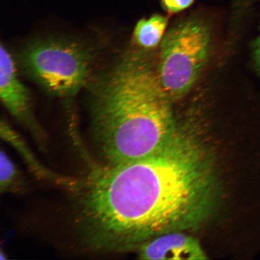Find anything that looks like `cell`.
<instances>
[{"label":"cell","mask_w":260,"mask_h":260,"mask_svg":"<svg viewBox=\"0 0 260 260\" xmlns=\"http://www.w3.org/2000/svg\"><path fill=\"white\" fill-rule=\"evenodd\" d=\"M0 135L2 139L9 143L20 155L29 170L39 180L48 182L73 193L79 186L80 180L62 176L54 173L45 167L32 153L23 139L11 127L5 119L0 123Z\"/></svg>","instance_id":"7"},{"label":"cell","mask_w":260,"mask_h":260,"mask_svg":"<svg viewBox=\"0 0 260 260\" xmlns=\"http://www.w3.org/2000/svg\"><path fill=\"white\" fill-rule=\"evenodd\" d=\"M141 259L203 260L207 253L197 239L182 232H172L153 237L138 248Z\"/></svg>","instance_id":"6"},{"label":"cell","mask_w":260,"mask_h":260,"mask_svg":"<svg viewBox=\"0 0 260 260\" xmlns=\"http://www.w3.org/2000/svg\"><path fill=\"white\" fill-rule=\"evenodd\" d=\"M194 0H161L162 6L170 14L184 11L192 5Z\"/></svg>","instance_id":"10"},{"label":"cell","mask_w":260,"mask_h":260,"mask_svg":"<svg viewBox=\"0 0 260 260\" xmlns=\"http://www.w3.org/2000/svg\"><path fill=\"white\" fill-rule=\"evenodd\" d=\"M211 29L206 19L192 15L175 24L161 42L159 78L173 102L192 89L209 61Z\"/></svg>","instance_id":"4"},{"label":"cell","mask_w":260,"mask_h":260,"mask_svg":"<svg viewBox=\"0 0 260 260\" xmlns=\"http://www.w3.org/2000/svg\"><path fill=\"white\" fill-rule=\"evenodd\" d=\"M148 52L135 46L123 52L85 87L91 135L107 165L148 157L176 131L174 102Z\"/></svg>","instance_id":"2"},{"label":"cell","mask_w":260,"mask_h":260,"mask_svg":"<svg viewBox=\"0 0 260 260\" xmlns=\"http://www.w3.org/2000/svg\"><path fill=\"white\" fill-rule=\"evenodd\" d=\"M173 138L155 153L120 165H92L73 194L75 222L87 248L122 252L162 234L202 224L218 196L212 155L201 137L203 115L177 116Z\"/></svg>","instance_id":"1"},{"label":"cell","mask_w":260,"mask_h":260,"mask_svg":"<svg viewBox=\"0 0 260 260\" xmlns=\"http://www.w3.org/2000/svg\"><path fill=\"white\" fill-rule=\"evenodd\" d=\"M168 23V18L159 14L139 20L133 32L135 46L145 51L155 48L161 44Z\"/></svg>","instance_id":"8"},{"label":"cell","mask_w":260,"mask_h":260,"mask_svg":"<svg viewBox=\"0 0 260 260\" xmlns=\"http://www.w3.org/2000/svg\"><path fill=\"white\" fill-rule=\"evenodd\" d=\"M0 56V98L11 115L25 126L42 150L47 149V137L38 123L32 108L30 90L18 77L14 57L3 43Z\"/></svg>","instance_id":"5"},{"label":"cell","mask_w":260,"mask_h":260,"mask_svg":"<svg viewBox=\"0 0 260 260\" xmlns=\"http://www.w3.org/2000/svg\"><path fill=\"white\" fill-rule=\"evenodd\" d=\"M253 58L256 70L260 75V32L253 44Z\"/></svg>","instance_id":"11"},{"label":"cell","mask_w":260,"mask_h":260,"mask_svg":"<svg viewBox=\"0 0 260 260\" xmlns=\"http://www.w3.org/2000/svg\"><path fill=\"white\" fill-rule=\"evenodd\" d=\"M98 51L80 39L48 37L25 44L15 58L19 71L48 95L71 99L95 73Z\"/></svg>","instance_id":"3"},{"label":"cell","mask_w":260,"mask_h":260,"mask_svg":"<svg viewBox=\"0 0 260 260\" xmlns=\"http://www.w3.org/2000/svg\"><path fill=\"white\" fill-rule=\"evenodd\" d=\"M28 184L6 152H0V191L2 193L24 194Z\"/></svg>","instance_id":"9"}]
</instances>
